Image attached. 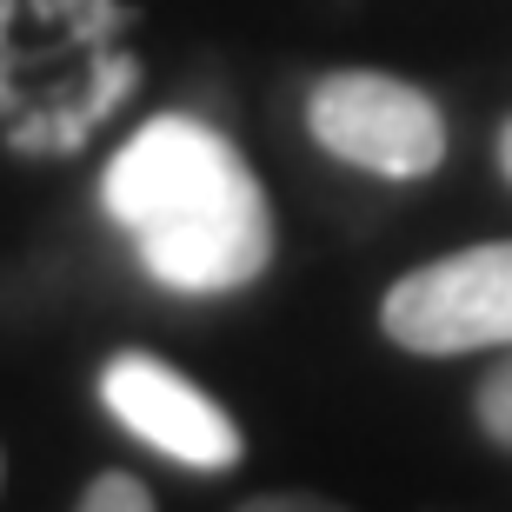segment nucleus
<instances>
[{
  "instance_id": "nucleus-1",
  "label": "nucleus",
  "mask_w": 512,
  "mask_h": 512,
  "mask_svg": "<svg viewBox=\"0 0 512 512\" xmlns=\"http://www.w3.org/2000/svg\"><path fill=\"white\" fill-rule=\"evenodd\" d=\"M107 213L173 293H233L273 260L253 167L193 114H160L107 167Z\"/></svg>"
},
{
  "instance_id": "nucleus-2",
  "label": "nucleus",
  "mask_w": 512,
  "mask_h": 512,
  "mask_svg": "<svg viewBox=\"0 0 512 512\" xmlns=\"http://www.w3.org/2000/svg\"><path fill=\"white\" fill-rule=\"evenodd\" d=\"M380 326L393 346L426 360L512 346V240L413 266L380 300Z\"/></svg>"
},
{
  "instance_id": "nucleus-3",
  "label": "nucleus",
  "mask_w": 512,
  "mask_h": 512,
  "mask_svg": "<svg viewBox=\"0 0 512 512\" xmlns=\"http://www.w3.org/2000/svg\"><path fill=\"white\" fill-rule=\"evenodd\" d=\"M306 127L346 167L380 180H426L446 160V120L413 80L393 74H326L306 100Z\"/></svg>"
},
{
  "instance_id": "nucleus-4",
  "label": "nucleus",
  "mask_w": 512,
  "mask_h": 512,
  "mask_svg": "<svg viewBox=\"0 0 512 512\" xmlns=\"http://www.w3.org/2000/svg\"><path fill=\"white\" fill-rule=\"evenodd\" d=\"M100 399H107V413L140 446L180 459L193 473H227L247 453V439H240L227 406L207 399L187 373L160 366L153 353H114V360L100 366Z\"/></svg>"
},
{
  "instance_id": "nucleus-5",
  "label": "nucleus",
  "mask_w": 512,
  "mask_h": 512,
  "mask_svg": "<svg viewBox=\"0 0 512 512\" xmlns=\"http://www.w3.org/2000/svg\"><path fill=\"white\" fill-rule=\"evenodd\" d=\"M479 433L493 439V446H506L512 453V360H499L486 380H479Z\"/></svg>"
},
{
  "instance_id": "nucleus-6",
  "label": "nucleus",
  "mask_w": 512,
  "mask_h": 512,
  "mask_svg": "<svg viewBox=\"0 0 512 512\" xmlns=\"http://www.w3.org/2000/svg\"><path fill=\"white\" fill-rule=\"evenodd\" d=\"M74 512H153V493L133 473H100L87 493H80Z\"/></svg>"
},
{
  "instance_id": "nucleus-7",
  "label": "nucleus",
  "mask_w": 512,
  "mask_h": 512,
  "mask_svg": "<svg viewBox=\"0 0 512 512\" xmlns=\"http://www.w3.org/2000/svg\"><path fill=\"white\" fill-rule=\"evenodd\" d=\"M240 512H346L333 499H313V493H266V499H247Z\"/></svg>"
},
{
  "instance_id": "nucleus-8",
  "label": "nucleus",
  "mask_w": 512,
  "mask_h": 512,
  "mask_svg": "<svg viewBox=\"0 0 512 512\" xmlns=\"http://www.w3.org/2000/svg\"><path fill=\"white\" fill-rule=\"evenodd\" d=\"M499 167H506V180H512V120L499 127Z\"/></svg>"
},
{
  "instance_id": "nucleus-9",
  "label": "nucleus",
  "mask_w": 512,
  "mask_h": 512,
  "mask_svg": "<svg viewBox=\"0 0 512 512\" xmlns=\"http://www.w3.org/2000/svg\"><path fill=\"white\" fill-rule=\"evenodd\" d=\"M0 473H7V466H0Z\"/></svg>"
}]
</instances>
